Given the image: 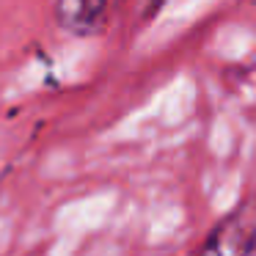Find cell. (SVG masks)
Masks as SVG:
<instances>
[{
	"label": "cell",
	"mask_w": 256,
	"mask_h": 256,
	"mask_svg": "<svg viewBox=\"0 0 256 256\" xmlns=\"http://www.w3.org/2000/svg\"><path fill=\"white\" fill-rule=\"evenodd\" d=\"M193 256H256V198L223 218Z\"/></svg>",
	"instance_id": "obj_1"
},
{
	"label": "cell",
	"mask_w": 256,
	"mask_h": 256,
	"mask_svg": "<svg viewBox=\"0 0 256 256\" xmlns=\"http://www.w3.org/2000/svg\"><path fill=\"white\" fill-rule=\"evenodd\" d=\"M108 0H56V22L72 36H91L102 28Z\"/></svg>",
	"instance_id": "obj_2"
}]
</instances>
